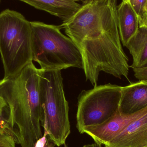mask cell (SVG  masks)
Listing matches in <instances>:
<instances>
[{
    "label": "cell",
    "mask_w": 147,
    "mask_h": 147,
    "mask_svg": "<svg viewBox=\"0 0 147 147\" xmlns=\"http://www.w3.org/2000/svg\"><path fill=\"white\" fill-rule=\"evenodd\" d=\"M117 7V0H90L60 25L79 49L84 68L100 64L112 53L111 34L119 32Z\"/></svg>",
    "instance_id": "1"
},
{
    "label": "cell",
    "mask_w": 147,
    "mask_h": 147,
    "mask_svg": "<svg viewBox=\"0 0 147 147\" xmlns=\"http://www.w3.org/2000/svg\"><path fill=\"white\" fill-rule=\"evenodd\" d=\"M40 79V69L32 63L14 78L0 80V96L9 108V123L21 147H34L43 136Z\"/></svg>",
    "instance_id": "2"
},
{
    "label": "cell",
    "mask_w": 147,
    "mask_h": 147,
    "mask_svg": "<svg viewBox=\"0 0 147 147\" xmlns=\"http://www.w3.org/2000/svg\"><path fill=\"white\" fill-rule=\"evenodd\" d=\"M33 61L45 70L73 67L83 69L82 56L72 40L61 32L60 26L31 22Z\"/></svg>",
    "instance_id": "3"
},
{
    "label": "cell",
    "mask_w": 147,
    "mask_h": 147,
    "mask_svg": "<svg viewBox=\"0 0 147 147\" xmlns=\"http://www.w3.org/2000/svg\"><path fill=\"white\" fill-rule=\"evenodd\" d=\"M0 53L3 79L14 78L33 63L31 22L19 12L6 9L0 13Z\"/></svg>",
    "instance_id": "4"
},
{
    "label": "cell",
    "mask_w": 147,
    "mask_h": 147,
    "mask_svg": "<svg viewBox=\"0 0 147 147\" xmlns=\"http://www.w3.org/2000/svg\"><path fill=\"white\" fill-rule=\"evenodd\" d=\"M40 69L41 127L47 124L49 140L60 147L71 133L69 103L65 96L63 77L61 71Z\"/></svg>",
    "instance_id": "5"
},
{
    "label": "cell",
    "mask_w": 147,
    "mask_h": 147,
    "mask_svg": "<svg viewBox=\"0 0 147 147\" xmlns=\"http://www.w3.org/2000/svg\"><path fill=\"white\" fill-rule=\"evenodd\" d=\"M122 86L111 84L82 92L78 98L76 127L81 134L86 127L101 124L117 112Z\"/></svg>",
    "instance_id": "6"
},
{
    "label": "cell",
    "mask_w": 147,
    "mask_h": 147,
    "mask_svg": "<svg viewBox=\"0 0 147 147\" xmlns=\"http://www.w3.org/2000/svg\"><path fill=\"white\" fill-rule=\"evenodd\" d=\"M147 113V107L130 114H122L118 111L115 115L103 123L84 128L81 134H87L95 142L105 146L133 121Z\"/></svg>",
    "instance_id": "7"
},
{
    "label": "cell",
    "mask_w": 147,
    "mask_h": 147,
    "mask_svg": "<svg viewBox=\"0 0 147 147\" xmlns=\"http://www.w3.org/2000/svg\"><path fill=\"white\" fill-rule=\"evenodd\" d=\"M105 147H147V113L136 119Z\"/></svg>",
    "instance_id": "8"
},
{
    "label": "cell",
    "mask_w": 147,
    "mask_h": 147,
    "mask_svg": "<svg viewBox=\"0 0 147 147\" xmlns=\"http://www.w3.org/2000/svg\"><path fill=\"white\" fill-rule=\"evenodd\" d=\"M147 107V80H140L122 86L118 111L130 114Z\"/></svg>",
    "instance_id": "9"
},
{
    "label": "cell",
    "mask_w": 147,
    "mask_h": 147,
    "mask_svg": "<svg viewBox=\"0 0 147 147\" xmlns=\"http://www.w3.org/2000/svg\"><path fill=\"white\" fill-rule=\"evenodd\" d=\"M35 8L46 11L67 21L80 9L82 5L76 0H19Z\"/></svg>",
    "instance_id": "10"
},
{
    "label": "cell",
    "mask_w": 147,
    "mask_h": 147,
    "mask_svg": "<svg viewBox=\"0 0 147 147\" xmlns=\"http://www.w3.org/2000/svg\"><path fill=\"white\" fill-rule=\"evenodd\" d=\"M117 19L121 40L126 47L139 28L138 16L130 3L122 1L117 7Z\"/></svg>",
    "instance_id": "11"
},
{
    "label": "cell",
    "mask_w": 147,
    "mask_h": 147,
    "mask_svg": "<svg viewBox=\"0 0 147 147\" xmlns=\"http://www.w3.org/2000/svg\"><path fill=\"white\" fill-rule=\"evenodd\" d=\"M133 57L132 69L147 67V28L139 27L126 45Z\"/></svg>",
    "instance_id": "12"
},
{
    "label": "cell",
    "mask_w": 147,
    "mask_h": 147,
    "mask_svg": "<svg viewBox=\"0 0 147 147\" xmlns=\"http://www.w3.org/2000/svg\"><path fill=\"white\" fill-rule=\"evenodd\" d=\"M128 2L138 16L139 25L141 24L147 16L146 10L147 0H122Z\"/></svg>",
    "instance_id": "13"
},
{
    "label": "cell",
    "mask_w": 147,
    "mask_h": 147,
    "mask_svg": "<svg viewBox=\"0 0 147 147\" xmlns=\"http://www.w3.org/2000/svg\"><path fill=\"white\" fill-rule=\"evenodd\" d=\"M9 109L8 105L4 109H0V131L12 136L15 140L14 134L9 123Z\"/></svg>",
    "instance_id": "14"
},
{
    "label": "cell",
    "mask_w": 147,
    "mask_h": 147,
    "mask_svg": "<svg viewBox=\"0 0 147 147\" xmlns=\"http://www.w3.org/2000/svg\"><path fill=\"white\" fill-rule=\"evenodd\" d=\"M16 144L12 136L0 131V147H16Z\"/></svg>",
    "instance_id": "15"
},
{
    "label": "cell",
    "mask_w": 147,
    "mask_h": 147,
    "mask_svg": "<svg viewBox=\"0 0 147 147\" xmlns=\"http://www.w3.org/2000/svg\"><path fill=\"white\" fill-rule=\"evenodd\" d=\"M44 128V133L42 137L40 138L35 142L34 147H44L45 146L48 139L47 136H48V127L46 124H44L43 126Z\"/></svg>",
    "instance_id": "16"
},
{
    "label": "cell",
    "mask_w": 147,
    "mask_h": 147,
    "mask_svg": "<svg viewBox=\"0 0 147 147\" xmlns=\"http://www.w3.org/2000/svg\"><path fill=\"white\" fill-rule=\"evenodd\" d=\"M134 76L139 80H147V67L133 69Z\"/></svg>",
    "instance_id": "17"
},
{
    "label": "cell",
    "mask_w": 147,
    "mask_h": 147,
    "mask_svg": "<svg viewBox=\"0 0 147 147\" xmlns=\"http://www.w3.org/2000/svg\"><path fill=\"white\" fill-rule=\"evenodd\" d=\"M7 106L6 102L3 98L0 96V109H4Z\"/></svg>",
    "instance_id": "18"
},
{
    "label": "cell",
    "mask_w": 147,
    "mask_h": 147,
    "mask_svg": "<svg viewBox=\"0 0 147 147\" xmlns=\"http://www.w3.org/2000/svg\"><path fill=\"white\" fill-rule=\"evenodd\" d=\"M83 147H102V145L95 142V143L92 144L84 145Z\"/></svg>",
    "instance_id": "19"
},
{
    "label": "cell",
    "mask_w": 147,
    "mask_h": 147,
    "mask_svg": "<svg viewBox=\"0 0 147 147\" xmlns=\"http://www.w3.org/2000/svg\"><path fill=\"white\" fill-rule=\"evenodd\" d=\"M55 146L56 145L53 142L48 139L47 141L46 144L44 147H55Z\"/></svg>",
    "instance_id": "20"
},
{
    "label": "cell",
    "mask_w": 147,
    "mask_h": 147,
    "mask_svg": "<svg viewBox=\"0 0 147 147\" xmlns=\"http://www.w3.org/2000/svg\"><path fill=\"white\" fill-rule=\"evenodd\" d=\"M139 27H145L147 28V16L143 22L139 25Z\"/></svg>",
    "instance_id": "21"
},
{
    "label": "cell",
    "mask_w": 147,
    "mask_h": 147,
    "mask_svg": "<svg viewBox=\"0 0 147 147\" xmlns=\"http://www.w3.org/2000/svg\"><path fill=\"white\" fill-rule=\"evenodd\" d=\"M77 2L80 1L83 3V4H84V3H86L87 2L89 1L90 0H76Z\"/></svg>",
    "instance_id": "22"
},
{
    "label": "cell",
    "mask_w": 147,
    "mask_h": 147,
    "mask_svg": "<svg viewBox=\"0 0 147 147\" xmlns=\"http://www.w3.org/2000/svg\"><path fill=\"white\" fill-rule=\"evenodd\" d=\"M64 147H68V145L66 144V143H65L64 144Z\"/></svg>",
    "instance_id": "23"
},
{
    "label": "cell",
    "mask_w": 147,
    "mask_h": 147,
    "mask_svg": "<svg viewBox=\"0 0 147 147\" xmlns=\"http://www.w3.org/2000/svg\"><path fill=\"white\" fill-rule=\"evenodd\" d=\"M146 12L147 13V2L146 6Z\"/></svg>",
    "instance_id": "24"
},
{
    "label": "cell",
    "mask_w": 147,
    "mask_h": 147,
    "mask_svg": "<svg viewBox=\"0 0 147 147\" xmlns=\"http://www.w3.org/2000/svg\"><path fill=\"white\" fill-rule=\"evenodd\" d=\"M1 0H0V2H1Z\"/></svg>",
    "instance_id": "25"
}]
</instances>
